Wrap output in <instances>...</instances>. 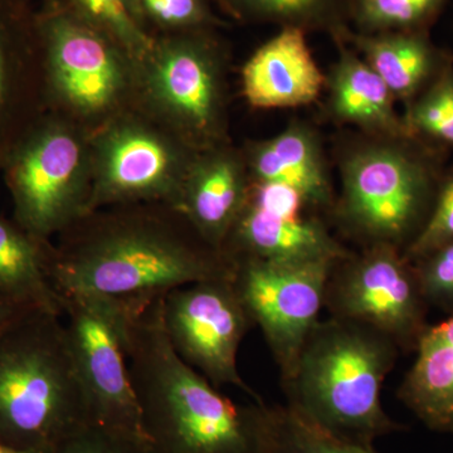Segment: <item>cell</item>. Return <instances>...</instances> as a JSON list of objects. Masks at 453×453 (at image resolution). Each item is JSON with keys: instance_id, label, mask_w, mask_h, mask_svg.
<instances>
[{"instance_id": "d4e9b609", "label": "cell", "mask_w": 453, "mask_h": 453, "mask_svg": "<svg viewBox=\"0 0 453 453\" xmlns=\"http://www.w3.org/2000/svg\"><path fill=\"white\" fill-rule=\"evenodd\" d=\"M449 0H351L354 32H429Z\"/></svg>"}, {"instance_id": "484cf974", "label": "cell", "mask_w": 453, "mask_h": 453, "mask_svg": "<svg viewBox=\"0 0 453 453\" xmlns=\"http://www.w3.org/2000/svg\"><path fill=\"white\" fill-rule=\"evenodd\" d=\"M80 17L113 38L136 64L150 50L154 35L131 0H64Z\"/></svg>"}, {"instance_id": "d6986e66", "label": "cell", "mask_w": 453, "mask_h": 453, "mask_svg": "<svg viewBox=\"0 0 453 453\" xmlns=\"http://www.w3.org/2000/svg\"><path fill=\"white\" fill-rule=\"evenodd\" d=\"M339 58L326 77L329 110L336 120L354 125L374 138H413L395 110L388 86L347 42L335 41Z\"/></svg>"}, {"instance_id": "4fadbf2b", "label": "cell", "mask_w": 453, "mask_h": 453, "mask_svg": "<svg viewBox=\"0 0 453 453\" xmlns=\"http://www.w3.org/2000/svg\"><path fill=\"white\" fill-rule=\"evenodd\" d=\"M163 325L175 353L213 386H234L253 401H264L238 371V350L253 323L232 277L169 291L163 300Z\"/></svg>"}, {"instance_id": "5bb4252c", "label": "cell", "mask_w": 453, "mask_h": 453, "mask_svg": "<svg viewBox=\"0 0 453 453\" xmlns=\"http://www.w3.org/2000/svg\"><path fill=\"white\" fill-rule=\"evenodd\" d=\"M50 111L35 17L0 0V173L14 149Z\"/></svg>"}, {"instance_id": "603a6c76", "label": "cell", "mask_w": 453, "mask_h": 453, "mask_svg": "<svg viewBox=\"0 0 453 453\" xmlns=\"http://www.w3.org/2000/svg\"><path fill=\"white\" fill-rule=\"evenodd\" d=\"M229 16L281 28L326 32L334 41L350 31L351 0H217Z\"/></svg>"}, {"instance_id": "9a60e30c", "label": "cell", "mask_w": 453, "mask_h": 453, "mask_svg": "<svg viewBox=\"0 0 453 453\" xmlns=\"http://www.w3.org/2000/svg\"><path fill=\"white\" fill-rule=\"evenodd\" d=\"M249 170L242 149L232 142L196 154L190 165L179 210L214 249L223 247L249 196Z\"/></svg>"}, {"instance_id": "7a4b0ae2", "label": "cell", "mask_w": 453, "mask_h": 453, "mask_svg": "<svg viewBox=\"0 0 453 453\" xmlns=\"http://www.w3.org/2000/svg\"><path fill=\"white\" fill-rule=\"evenodd\" d=\"M164 296L124 301L127 363L151 453H261L265 402L235 404L175 353Z\"/></svg>"}, {"instance_id": "ba28073f", "label": "cell", "mask_w": 453, "mask_h": 453, "mask_svg": "<svg viewBox=\"0 0 453 453\" xmlns=\"http://www.w3.org/2000/svg\"><path fill=\"white\" fill-rule=\"evenodd\" d=\"M13 219L42 241H53L91 211V134L49 111L14 149L2 170Z\"/></svg>"}, {"instance_id": "ac0fdd59", "label": "cell", "mask_w": 453, "mask_h": 453, "mask_svg": "<svg viewBox=\"0 0 453 453\" xmlns=\"http://www.w3.org/2000/svg\"><path fill=\"white\" fill-rule=\"evenodd\" d=\"M242 153L251 181L294 188L312 210L334 208L323 146L309 125L291 122L273 138L249 142Z\"/></svg>"}, {"instance_id": "6da1fadb", "label": "cell", "mask_w": 453, "mask_h": 453, "mask_svg": "<svg viewBox=\"0 0 453 453\" xmlns=\"http://www.w3.org/2000/svg\"><path fill=\"white\" fill-rule=\"evenodd\" d=\"M234 276L177 205H110L88 211L53 240L50 277L59 297L91 294L153 300L181 286Z\"/></svg>"}, {"instance_id": "9c48e42d", "label": "cell", "mask_w": 453, "mask_h": 453, "mask_svg": "<svg viewBox=\"0 0 453 453\" xmlns=\"http://www.w3.org/2000/svg\"><path fill=\"white\" fill-rule=\"evenodd\" d=\"M91 211L149 202L178 207L198 153L138 106L91 134Z\"/></svg>"}, {"instance_id": "5b68a950", "label": "cell", "mask_w": 453, "mask_h": 453, "mask_svg": "<svg viewBox=\"0 0 453 453\" xmlns=\"http://www.w3.org/2000/svg\"><path fill=\"white\" fill-rule=\"evenodd\" d=\"M419 139H381L357 146L340 166L342 192L334 204L342 226L365 246L403 250L427 220L440 175Z\"/></svg>"}, {"instance_id": "8992f818", "label": "cell", "mask_w": 453, "mask_h": 453, "mask_svg": "<svg viewBox=\"0 0 453 453\" xmlns=\"http://www.w3.org/2000/svg\"><path fill=\"white\" fill-rule=\"evenodd\" d=\"M136 73L135 106L190 148L232 142L226 53L213 29L154 35Z\"/></svg>"}, {"instance_id": "52a82bcc", "label": "cell", "mask_w": 453, "mask_h": 453, "mask_svg": "<svg viewBox=\"0 0 453 453\" xmlns=\"http://www.w3.org/2000/svg\"><path fill=\"white\" fill-rule=\"evenodd\" d=\"M50 111L89 134L136 104L135 59L113 38L56 0L35 17Z\"/></svg>"}, {"instance_id": "f546056e", "label": "cell", "mask_w": 453, "mask_h": 453, "mask_svg": "<svg viewBox=\"0 0 453 453\" xmlns=\"http://www.w3.org/2000/svg\"><path fill=\"white\" fill-rule=\"evenodd\" d=\"M50 453H151L142 437L88 423L65 438Z\"/></svg>"}, {"instance_id": "d6a6232c", "label": "cell", "mask_w": 453, "mask_h": 453, "mask_svg": "<svg viewBox=\"0 0 453 453\" xmlns=\"http://www.w3.org/2000/svg\"><path fill=\"white\" fill-rule=\"evenodd\" d=\"M0 453H35L29 451H23V449H14V447L5 446L0 443Z\"/></svg>"}, {"instance_id": "4dcf8cb0", "label": "cell", "mask_w": 453, "mask_h": 453, "mask_svg": "<svg viewBox=\"0 0 453 453\" xmlns=\"http://www.w3.org/2000/svg\"><path fill=\"white\" fill-rule=\"evenodd\" d=\"M412 265L427 305L453 312V241Z\"/></svg>"}, {"instance_id": "4316f807", "label": "cell", "mask_w": 453, "mask_h": 453, "mask_svg": "<svg viewBox=\"0 0 453 453\" xmlns=\"http://www.w3.org/2000/svg\"><path fill=\"white\" fill-rule=\"evenodd\" d=\"M403 119L413 138L453 146V59L407 106Z\"/></svg>"}, {"instance_id": "7c38bea8", "label": "cell", "mask_w": 453, "mask_h": 453, "mask_svg": "<svg viewBox=\"0 0 453 453\" xmlns=\"http://www.w3.org/2000/svg\"><path fill=\"white\" fill-rule=\"evenodd\" d=\"M325 306L334 318L386 336L399 350H414L427 329L426 310L413 265L388 244L366 246L334 268Z\"/></svg>"}, {"instance_id": "30bf717a", "label": "cell", "mask_w": 453, "mask_h": 453, "mask_svg": "<svg viewBox=\"0 0 453 453\" xmlns=\"http://www.w3.org/2000/svg\"><path fill=\"white\" fill-rule=\"evenodd\" d=\"M61 299L68 345L92 423L144 438L127 357V305L91 294Z\"/></svg>"}, {"instance_id": "277c9868", "label": "cell", "mask_w": 453, "mask_h": 453, "mask_svg": "<svg viewBox=\"0 0 453 453\" xmlns=\"http://www.w3.org/2000/svg\"><path fill=\"white\" fill-rule=\"evenodd\" d=\"M88 423L64 318L27 310L0 330V443L50 453Z\"/></svg>"}, {"instance_id": "2e32d148", "label": "cell", "mask_w": 453, "mask_h": 453, "mask_svg": "<svg viewBox=\"0 0 453 453\" xmlns=\"http://www.w3.org/2000/svg\"><path fill=\"white\" fill-rule=\"evenodd\" d=\"M308 33L281 28L250 57L242 70V92L253 109H294L315 103L326 77L310 50Z\"/></svg>"}, {"instance_id": "f1b7e54d", "label": "cell", "mask_w": 453, "mask_h": 453, "mask_svg": "<svg viewBox=\"0 0 453 453\" xmlns=\"http://www.w3.org/2000/svg\"><path fill=\"white\" fill-rule=\"evenodd\" d=\"M145 22L154 23L162 32L214 29L222 25L207 0H140Z\"/></svg>"}, {"instance_id": "44dd1931", "label": "cell", "mask_w": 453, "mask_h": 453, "mask_svg": "<svg viewBox=\"0 0 453 453\" xmlns=\"http://www.w3.org/2000/svg\"><path fill=\"white\" fill-rule=\"evenodd\" d=\"M413 351L399 399L426 427L453 436V312L428 325Z\"/></svg>"}, {"instance_id": "7402d4cb", "label": "cell", "mask_w": 453, "mask_h": 453, "mask_svg": "<svg viewBox=\"0 0 453 453\" xmlns=\"http://www.w3.org/2000/svg\"><path fill=\"white\" fill-rule=\"evenodd\" d=\"M53 241H42L0 214V299L64 315L50 282Z\"/></svg>"}, {"instance_id": "3957f363", "label": "cell", "mask_w": 453, "mask_h": 453, "mask_svg": "<svg viewBox=\"0 0 453 453\" xmlns=\"http://www.w3.org/2000/svg\"><path fill=\"white\" fill-rule=\"evenodd\" d=\"M399 348L374 330L334 318L319 321L283 388L288 405L333 436L365 447L402 431L381 404Z\"/></svg>"}, {"instance_id": "ffe728a7", "label": "cell", "mask_w": 453, "mask_h": 453, "mask_svg": "<svg viewBox=\"0 0 453 453\" xmlns=\"http://www.w3.org/2000/svg\"><path fill=\"white\" fill-rule=\"evenodd\" d=\"M342 41L371 65L395 100L403 101L407 106L452 59L434 46L429 32L363 35L350 29Z\"/></svg>"}, {"instance_id": "cb8c5ba5", "label": "cell", "mask_w": 453, "mask_h": 453, "mask_svg": "<svg viewBox=\"0 0 453 453\" xmlns=\"http://www.w3.org/2000/svg\"><path fill=\"white\" fill-rule=\"evenodd\" d=\"M261 453H377L333 436L303 418L290 405H264Z\"/></svg>"}, {"instance_id": "1f68e13d", "label": "cell", "mask_w": 453, "mask_h": 453, "mask_svg": "<svg viewBox=\"0 0 453 453\" xmlns=\"http://www.w3.org/2000/svg\"><path fill=\"white\" fill-rule=\"evenodd\" d=\"M31 308H25V306L17 305V303L0 299V330L7 326L17 316L23 314V312Z\"/></svg>"}, {"instance_id": "8fae6325", "label": "cell", "mask_w": 453, "mask_h": 453, "mask_svg": "<svg viewBox=\"0 0 453 453\" xmlns=\"http://www.w3.org/2000/svg\"><path fill=\"white\" fill-rule=\"evenodd\" d=\"M232 262L235 290L253 325L264 334L286 386L294 377L309 336L320 321L327 285L340 261L237 258Z\"/></svg>"}, {"instance_id": "e0dca14e", "label": "cell", "mask_w": 453, "mask_h": 453, "mask_svg": "<svg viewBox=\"0 0 453 453\" xmlns=\"http://www.w3.org/2000/svg\"><path fill=\"white\" fill-rule=\"evenodd\" d=\"M223 253L237 258H258L275 262H303L338 259L350 256L316 217L280 216L244 203L226 238Z\"/></svg>"}, {"instance_id": "83f0119b", "label": "cell", "mask_w": 453, "mask_h": 453, "mask_svg": "<svg viewBox=\"0 0 453 453\" xmlns=\"http://www.w3.org/2000/svg\"><path fill=\"white\" fill-rule=\"evenodd\" d=\"M452 241L453 173L441 181L427 220L402 252L408 262L416 264Z\"/></svg>"}, {"instance_id": "836d02e7", "label": "cell", "mask_w": 453, "mask_h": 453, "mask_svg": "<svg viewBox=\"0 0 453 453\" xmlns=\"http://www.w3.org/2000/svg\"><path fill=\"white\" fill-rule=\"evenodd\" d=\"M131 2H133L134 7H135L136 12H138L139 13V16L142 17V19H144V16H142V7H140V0H131Z\"/></svg>"}]
</instances>
